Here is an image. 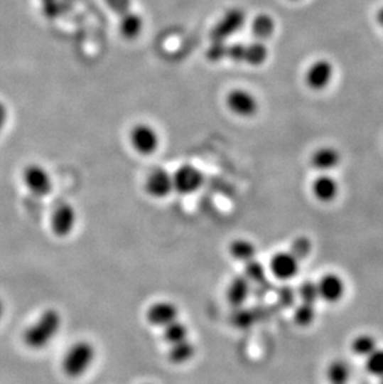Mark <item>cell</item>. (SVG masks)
I'll use <instances>...</instances> for the list:
<instances>
[{"instance_id": "cell-22", "label": "cell", "mask_w": 383, "mask_h": 384, "mask_svg": "<svg viewBox=\"0 0 383 384\" xmlns=\"http://www.w3.org/2000/svg\"><path fill=\"white\" fill-rule=\"evenodd\" d=\"M252 31L257 39H269L275 33V21L270 15H257L252 23Z\"/></svg>"}, {"instance_id": "cell-6", "label": "cell", "mask_w": 383, "mask_h": 384, "mask_svg": "<svg viewBox=\"0 0 383 384\" xmlns=\"http://www.w3.org/2000/svg\"><path fill=\"white\" fill-rule=\"evenodd\" d=\"M172 177L174 191L182 196H189L199 191L204 181L202 172L192 164L180 166Z\"/></svg>"}, {"instance_id": "cell-20", "label": "cell", "mask_w": 383, "mask_h": 384, "mask_svg": "<svg viewBox=\"0 0 383 384\" xmlns=\"http://www.w3.org/2000/svg\"><path fill=\"white\" fill-rule=\"evenodd\" d=\"M351 378V370L347 362L335 360L326 368V380L330 384H347Z\"/></svg>"}, {"instance_id": "cell-33", "label": "cell", "mask_w": 383, "mask_h": 384, "mask_svg": "<svg viewBox=\"0 0 383 384\" xmlns=\"http://www.w3.org/2000/svg\"><path fill=\"white\" fill-rule=\"evenodd\" d=\"M41 3H43V9L46 16L54 18L59 13L58 0H41Z\"/></svg>"}, {"instance_id": "cell-2", "label": "cell", "mask_w": 383, "mask_h": 384, "mask_svg": "<svg viewBox=\"0 0 383 384\" xmlns=\"http://www.w3.org/2000/svg\"><path fill=\"white\" fill-rule=\"evenodd\" d=\"M96 360L95 346L86 340L74 342L65 352L61 367L69 378H80L94 365Z\"/></svg>"}, {"instance_id": "cell-9", "label": "cell", "mask_w": 383, "mask_h": 384, "mask_svg": "<svg viewBox=\"0 0 383 384\" xmlns=\"http://www.w3.org/2000/svg\"><path fill=\"white\" fill-rule=\"evenodd\" d=\"M333 65L326 59H318L308 66L305 73V82L308 89L323 91L333 79Z\"/></svg>"}, {"instance_id": "cell-21", "label": "cell", "mask_w": 383, "mask_h": 384, "mask_svg": "<svg viewBox=\"0 0 383 384\" xmlns=\"http://www.w3.org/2000/svg\"><path fill=\"white\" fill-rule=\"evenodd\" d=\"M269 51L261 41L245 44L243 63L252 66H260L268 60Z\"/></svg>"}, {"instance_id": "cell-31", "label": "cell", "mask_w": 383, "mask_h": 384, "mask_svg": "<svg viewBox=\"0 0 383 384\" xmlns=\"http://www.w3.org/2000/svg\"><path fill=\"white\" fill-rule=\"evenodd\" d=\"M278 299L284 307H291L296 300V291L293 290L290 286H284L279 290Z\"/></svg>"}, {"instance_id": "cell-12", "label": "cell", "mask_w": 383, "mask_h": 384, "mask_svg": "<svg viewBox=\"0 0 383 384\" xmlns=\"http://www.w3.org/2000/svg\"><path fill=\"white\" fill-rule=\"evenodd\" d=\"M300 261L290 252H276L269 264V270L275 279L288 281L298 275Z\"/></svg>"}, {"instance_id": "cell-32", "label": "cell", "mask_w": 383, "mask_h": 384, "mask_svg": "<svg viewBox=\"0 0 383 384\" xmlns=\"http://www.w3.org/2000/svg\"><path fill=\"white\" fill-rule=\"evenodd\" d=\"M109 9L116 14L124 15L131 11V0H104Z\"/></svg>"}, {"instance_id": "cell-16", "label": "cell", "mask_w": 383, "mask_h": 384, "mask_svg": "<svg viewBox=\"0 0 383 384\" xmlns=\"http://www.w3.org/2000/svg\"><path fill=\"white\" fill-rule=\"evenodd\" d=\"M310 162L316 171L326 173L338 167L341 162V156L336 148L325 146V147L318 148L311 154Z\"/></svg>"}, {"instance_id": "cell-17", "label": "cell", "mask_w": 383, "mask_h": 384, "mask_svg": "<svg viewBox=\"0 0 383 384\" xmlns=\"http://www.w3.org/2000/svg\"><path fill=\"white\" fill-rule=\"evenodd\" d=\"M119 29V34L122 35L124 39H137L144 29V19L139 14L129 11L126 14L121 15Z\"/></svg>"}, {"instance_id": "cell-34", "label": "cell", "mask_w": 383, "mask_h": 384, "mask_svg": "<svg viewBox=\"0 0 383 384\" xmlns=\"http://www.w3.org/2000/svg\"><path fill=\"white\" fill-rule=\"evenodd\" d=\"M6 117H8V111L5 109L4 105L0 102V131L4 127L5 122H6Z\"/></svg>"}, {"instance_id": "cell-37", "label": "cell", "mask_w": 383, "mask_h": 384, "mask_svg": "<svg viewBox=\"0 0 383 384\" xmlns=\"http://www.w3.org/2000/svg\"><path fill=\"white\" fill-rule=\"evenodd\" d=\"M291 1H298V0H291Z\"/></svg>"}, {"instance_id": "cell-5", "label": "cell", "mask_w": 383, "mask_h": 384, "mask_svg": "<svg viewBox=\"0 0 383 384\" xmlns=\"http://www.w3.org/2000/svg\"><path fill=\"white\" fill-rule=\"evenodd\" d=\"M225 104L229 111L243 119H249L258 114V100L248 90L234 89L229 91L225 97Z\"/></svg>"}, {"instance_id": "cell-35", "label": "cell", "mask_w": 383, "mask_h": 384, "mask_svg": "<svg viewBox=\"0 0 383 384\" xmlns=\"http://www.w3.org/2000/svg\"><path fill=\"white\" fill-rule=\"evenodd\" d=\"M3 315H4V302L0 300V320L3 319Z\"/></svg>"}, {"instance_id": "cell-10", "label": "cell", "mask_w": 383, "mask_h": 384, "mask_svg": "<svg viewBox=\"0 0 383 384\" xmlns=\"http://www.w3.org/2000/svg\"><path fill=\"white\" fill-rule=\"evenodd\" d=\"M77 223V214L71 204L63 203L55 208L51 215V230L59 238L69 237Z\"/></svg>"}, {"instance_id": "cell-30", "label": "cell", "mask_w": 383, "mask_h": 384, "mask_svg": "<svg viewBox=\"0 0 383 384\" xmlns=\"http://www.w3.org/2000/svg\"><path fill=\"white\" fill-rule=\"evenodd\" d=\"M225 54H227V44L220 43V41H213L207 51V58L210 61L215 63L219 60H223L225 58Z\"/></svg>"}, {"instance_id": "cell-14", "label": "cell", "mask_w": 383, "mask_h": 384, "mask_svg": "<svg viewBox=\"0 0 383 384\" xmlns=\"http://www.w3.org/2000/svg\"><path fill=\"white\" fill-rule=\"evenodd\" d=\"M311 192L318 202L331 203L338 198L340 188L335 178L328 176L326 173H323L313 179Z\"/></svg>"}, {"instance_id": "cell-28", "label": "cell", "mask_w": 383, "mask_h": 384, "mask_svg": "<svg viewBox=\"0 0 383 384\" xmlns=\"http://www.w3.org/2000/svg\"><path fill=\"white\" fill-rule=\"evenodd\" d=\"M245 277L250 282L263 284L264 281L266 280V270L261 262L254 259L245 264Z\"/></svg>"}, {"instance_id": "cell-24", "label": "cell", "mask_w": 383, "mask_h": 384, "mask_svg": "<svg viewBox=\"0 0 383 384\" xmlns=\"http://www.w3.org/2000/svg\"><path fill=\"white\" fill-rule=\"evenodd\" d=\"M188 327L179 320L174 321L163 329V338L169 346L188 340Z\"/></svg>"}, {"instance_id": "cell-38", "label": "cell", "mask_w": 383, "mask_h": 384, "mask_svg": "<svg viewBox=\"0 0 383 384\" xmlns=\"http://www.w3.org/2000/svg\"><path fill=\"white\" fill-rule=\"evenodd\" d=\"M144 384H149V383H144Z\"/></svg>"}, {"instance_id": "cell-19", "label": "cell", "mask_w": 383, "mask_h": 384, "mask_svg": "<svg viewBox=\"0 0 383 384\" xmlns=\"http://www.w3.org/2000/svg\"><path fill=\"white\" fill-rule=\"evenodd\" d=\"M229 252L234 260L247 264L257 256V247L248 239H235L229 245Z\"/></svg>"}, {"instance_id": "cell-13", "label": "cell", "mask_w": 383, "mask_h": 384, "mask_svg": "<svg viewBox=\"0 0 383 384\" xmlns=\"http://www.w3.org/2000/svg\"><path fill=\"white\" fill-rule=\"evenodd\" d=\"M318 289V297L328 304H336L342 300L346 285L341 276L338 274H326L316 282Z\"/></svg>"}, {"instance_id": "cell-23", "label": "cell", "mask_w": 383, "mask_h": 384, "mask_svg": "<svg viewBox=\"0 0 383 384\" xmlns=\"http://www.w3.org/2000/svg\"><path fill=\"white\" fill-rule=\"evenodd\" d=\"M377 348V340L372 335H366V334L355 337L352 343H351V350H352L353 353L358 357H363V358L368 357Z\"/></svg>"}, {"instance_id": "cell-4", "label": "cell", "mask_w": 383, "mask_h": 384, "mask_svg": "<svg viewBox=\"0 0 383 384\" xmlns=\"http://www.w3.org/2000/svg\"><path fill=\"white\" fill-rule=\"evenodd\" d=\"M245 18V13L240 8L229 9L214 25L210 31V39L212 41L225 43L227 39L237 34L243 28Z\"/></svg>"}, {"instance_id": "cell-3", "label": "cell", "mask_w": 383, "mask_h": 384, "mask_svg": "<svg viewBox=\"0 0 383 384\" xmlns=\"http://www.w3.org/2000/svg\"><path fill=\"white\" fill-rule=\"evenodd\" d=\"M129 142L136 152L142 156H151L159 148V134L153 126L149 124H134L129 132Z\"/></svg>"}, {"instance_id": "cell-36", "label": "cell", "mask_w": 383, "mask_h": 384, "mask_svg": "<svg viewBox=\"0 0 383 384\" xmlns=\"http://www.w3.org/2000/svg\"><path fill=\"white\" fill-rule=\"evenodd\" d=\"M379 384H383V377H381V378H379Z\"/></svg>"}, {"instance_id": "cell-15", "label": "cell", "mask_w": 383, "mask_h": 384, "mask_svg": "<svg viewBox=\"0 0 383 384\" xmlns=\"http://www.w3.org/2000/svg\"><path fill=\"white\" fill-rule=\"evenodd\" d=\"M252 282L245 277V275L235 276L233 280L229 282L225 297L233 307H242L248 300Z\"/></svg>"}, {"instance_id": "cell-8", "label": "cell", "mask_w": 383, "mask_h": 384, "mask_svg": "<svg viewBox=\"0 0 383 384\" xmlns=\"http://www.w3.org/2000/svg\"><path fill=\"white\" fill-rule=\"evenodd\" d=\"M144 191L154 199H164L173 192V177L164 168H154L144 181Z\"/></svg>"}, {"instance_id": "cell-11", "label": "cell", "mask_w": 383, "mask_h": 384, "mask_svg": "<svg viewBox=\"0 0 383 384\" xmlns=\"http://www.w3.org/2000/svg\"><path fill=\"white\" fill-rule=\"evenodd\" d=\"M179 309L171 301H157L149 306L146 311V320L149 325L158 329H164L166 326L178 320Z\"/></svg>"}, {"instance_id": "cell-7", "label": "cell", "mask_w": 383, "mask_h": 384, "mask_svg": "<svg viewBox=\"0 0 383 384\" xmlns=\"http://www.w3.org/2000/svg\"><path fill=\"white\" fill-rule=\"evenodd\" d=\"M25 186L35 197H46L53 191V181L49 172L39 164H30L23 173Z\"/></svg>"}, {"instance_id": "cell-1", "label": "cell", "mask_w": 383, "mask_h": 384, "mask_svg": "<svg viewBox=\"0 0 383 384\" xmlns=\"http://www.w3.org/2000/svg\"><path fill=\"white\" fill-rule=\"evenodd\" d=\"M61 327V314L56 309H48L25 330L23 340L30 350H44L59 335Z\"/></svg>"}, {"instance_id": "cell-29", "label": "cell", "mask_w": 383, "mask_h": 384, "mask_svg": "<svg viewBox=\"0 0 383 384\" xmlns=\"http://www.w3.org/2000/svg\"><path fill=\"white\" fill-rule=\"evenodd\" d=\"M311 250H313V245H311V242L310 239L306 237H298L293 240V244H291V247H290V252L293 254L298 261L305 260L308 259V255L311 254Z\"/></svg>"}, {"instance_id": "cell-25", "label": "cell", "mask_w": 383, "mask_h": 384, "mask_svg": "<svg viewBox=\"0 0 383 384\" xmlns=\"http://www.w3.org/2000/svg\"><path fill=\"white\" fill-rule=\"evenodd\" d=\"M316 319V309L313 304L301 302L293 310V321L298 327H308L313 324Z\"/></svg>"}, {"instance_id": "cell-26", "label": "cell", "mask_w": 383, "mask_h": 384, "mask_svg": "<svg viewBox=\"0 0 383 384\" xmlns=\"http://www.w3.org/2000/svg\"><path fill=\"white\" fill-rule=\"evenodd\" d=\"M365 368L373 377H383V348H377L365 358Z\"/></svg>"}, {"instance_id": "cell-27", "label": "cell", "mask_w": 383, "mask_h": 384, "mask_svg": "<svg viewBox=\"0 0 383 384\" xmlns=\"http://www.w3.org/2000/svg\"><path fill=\"white\" fill-rule=\"evenodd\" d=\"M296 296L301 300V302L315 305L316 301L320 299L318 297V284L313 282V281H303V284L298 287V291H296Z\"/></svg>"}, {"instance_id": "cell-18", "label": "cell", "mask_w": 383, "mask_h": 384, "mask_svg": "<svg viewBox=\"0 0 383 384\" xmlns=\"http://www.w3.org/2000/svg\"><path fill=\"white\" fill-rule=\"evenodd\" d=\"M197 348L193 342L189 340L182 341L179 343L169 346L168 360L173 365H184L193 360Z\"/></svg>"}]
</instances>
